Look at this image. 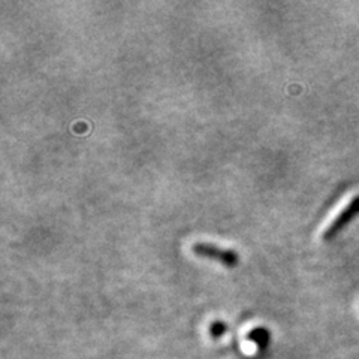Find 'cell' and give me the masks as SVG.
<instances>
[{"label":"cell","mask_w":359,"mask_h":359,"mask_svg":"<svg viewBox=\"0 0 359 359\" xmlns=\"http://www.w3.org/2000/svg\"><path fill=\"white\" fill-rule=\"evenodd\" d=\"M192 250L196 256L217 261L228 268H233L238 265V255L231 249H222V247L210 243H195Z\"/></svg>","instance_id":"6da1fadb"},{"label":"cell","mask_w":359,"mask_h":359,"mask_svg":"<svg viewBox=\"0 0 359 359\" xmlns=\"http://www.w3.org/2000/svg\"><path fill=\"white\" fill-rule=\"evenodd\" d=\"M359 215V195L355 196L349 204H347L339 215L335 216V219L328 224L327 229L323 231L322 237L323 240H331L334 238L337 233H339L347 223H351L356 216Z\"/></svg>","instance_id":"7a4b0ae2"}]
</instances>
